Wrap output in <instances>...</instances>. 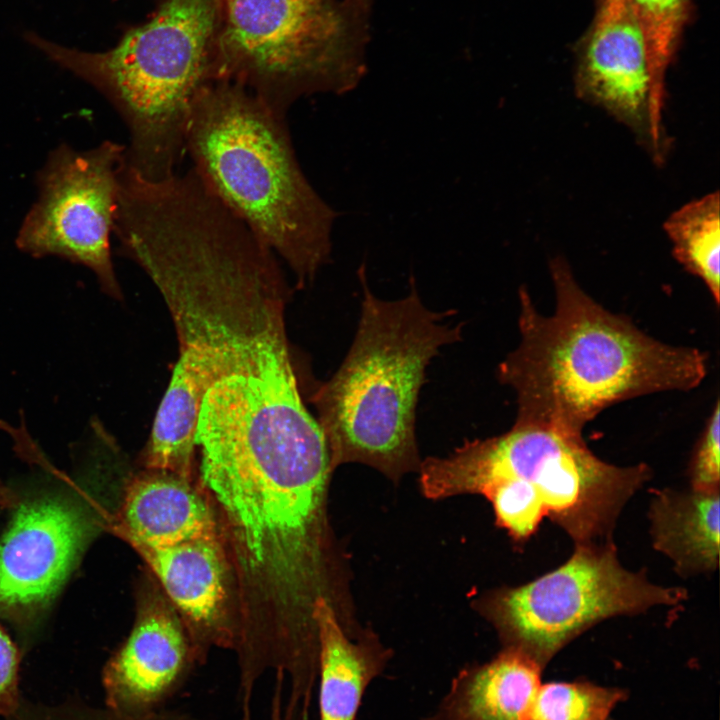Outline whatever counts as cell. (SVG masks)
<instances>
[{"label":"cell","mask_w":720,"mask_h":720,"mask_svg":"<svg viewBox=\"0 0 720 720\" xmlns=\"http://www.w3.org/2000/svg\"><path fill=\"white\" fill-rule=\"evenodd\" d=\"M550 274L554 312L542 314L527 289H519L520 341L497 370L516 394L517 421L582 434L613 404L702 383L706 353L661 342L606 309L562 257L552 259Z\"/></svg>","instance_id":"6da1fadb"},{"label":"cell","mask_w":720,"mask_h":720,"mask_svg":"<svg viewBox=\"0 0 720 720\" xmlns=\"http://www.w3.org/2000/svg\"><path fill=\"white\" fill-rule=\"evenodd\" d=\"M419 472L427 498L486 497L496 524L517 542L549 519L575 545L611 543L620 512L651 475L646 464L622 467L601 460L582 434L517 420L501 435L427 458Z\"/></svg>","instance_id":"7a4b0ae2"},{"label":"cell","mask_w":720,"mask_h":720,"mask_svg":"<svg viewBox=\"0 0 720 720\" xmlns=\"http://www.w3.org/2000/svg\"><path fill=\"white\" fill-rule=\"evenodd\" d=\"M185 154L203 185L292 270L312 282L330 258L338 217L305 176L286 117L218 79L195 96Z\"/></svg>","instance_id":"3957f363"},{"label":"cell","mask_w":720,"mask_h":720,"mask_svg":"<svg viewBox=\"0 0 720 720\" xmlns=\"http://www.w3.org/2000/svg\"><path fill=\"white\" fill-rule=\"evenodd\" d=\"M363 300L358 328L339 369L312 396L333 470L347 463L371 466L397 481L421 465L416 406L428 364L440 348L461 340L463 323L452 311L421 301L415 280L407 296L382 300L358 269Z\"/></svg>","instance_id":"277c9868"},{"label":"cell","mask_w":720,"mask_h":720,"mask_svg":"<svg viewBox=\"0 0 720 720\" xmlns=\"http://www.w3.org/2000/svg\"><path fill=\"white\" fill-rule=\"evenodd\" d=\"M219 0H156L147 19L127 27L103 52L61 46L35 33L26 40L100 92L129 134L125 163L149 180L177 171L192 102L218 80Z\"/></svg>","instance_id":"5b68a950"},{"label":"cell","mask_w":720,"mask_h":720,"mask_svg":"<svg viewBox=\"0 0 720 720\" xmlns=\"http://www.w3.org/2000/svg\"><path fill=\"white\" fill-rule=\"evenodd\" d=\"M369 0H219V79L285 116L299 99L353 90L366 73Z\"/></svg>","instance_id":"8992f818"},{"label":"cell","mask_w":720,"mask_h":720,"mask_svg":"<svg viewBox=\"0 0 720 720\" xmlns=\"http://www.w3.org/2000/svg\"><path fill=\"white\" fill-rule=\"evenodd\" d=\"M686 598L624 568L611 543L575 545L555 570L518 587L491 593L483 611L504 647L518 649L544 669L567 644L611 617L635 615Z\"/></svg>","instance_id":"52a82bcc"},{"label":"cell","mask_w":720,"mask_h":720,"mask_svg":"<svg viewBox=\"0 0 720 720\" xmlns=\"http://www.w3.org/2000/svg\"><path fill=\"white\" fill-rule=\"evenodd\" d=\"M126 145L104 141L78 151L61 144L37 175L38 197L16 245L34 257L59 256L93 271L103 290L120 299L110 252Z\"/></svg>","instance_id":"ba28073f"},{"label":"cell","mask_w":720,"mask_h":720,"mask_svg":"<svg viewBox=\"0 0 720 720\" xmlns=\"http://www.w3.org/2000/svg\"><path fill=\"white\" fill-rule=\"evenodd\" d=\"M574 88L634 134L657 163L668 137L663 113L665 81L643 29L626 0H598L593 20L575 47Z\"/></svg>","instance_id":"9c48e42d"},{"label":"cell","mask_w":720,"mask_h":720,"mask_svg":"<svg viewBox=\"0 0 720 720\" xmlns=\"http://www.w3.org/2000/svg\"><path fill=\"white\" fill-rule=\"evenodd\" d=\"M94 526L63 497L23 503L0 540V614L26 621L56 595Z\"/></svg>","instance_id":"30bf717a"},{"label":"cell","mask_w":720,"mask_h":720,"mask_svg":"<svg viewBox=\"0 0 720 720\" xmlns=\"http://www.w3.org/2000/svg\"><path fill=\"white\" fill-rule=\"evenodd\" d=\"M193 660L179 619L161 599L150 601L103 668L106 707L124 714L159 708L183 682Z\"/></svg>","instance_id":"8fae6325"},{"label":"cell","mask_w":720,"mask_h":720,"mask_svg":"<svg viewBox=\"0 0 720 720\" xmlns=\"http://www.w3.org/2000/svg\"><path fill=\"white\" fill-rule=\"evenodd\" d=\"M136 552L157 576L181 612L194 658L210 645L234 646V629L226 616L230 567L218 535Z\"/></svg>","instance_id":"7c38bea8"},{"label":"cell","mask_w":720,"mask_h":720,"mask_svg":"<svg viewBox=\"0 0 720 720\" xmlns=\"http://www.w3.org/2000/svg\"><path fill=\"white\" fill-rule=\"evenodd\" d=\"M115 529L134 549L219 536L214 508L200 482L146 468L129 482Z\"/></svg>","instance_id":"4fadbf2b"},{"label":"cell","mask_w":720,"mask_h":720,"mask_svg":"<svg viewBox=\"0 0 720 720\" xmlns=\"http://www.w3.org/2000/svg\"><path fill=\"white\" fill-rule=\"evenodd\" d=\"M544 668L504 647L491 661L463 671L431 720H525Z\"/></svg>","instance_id":"5bb4252c"},{"label":"cell","mask_w":720,"mask_h":720,"mask_svg":"<svg viewBox=\"0 0 720 720\" xmlns=\"http://www.w3.org/2000/svg\"><path fill=\"white\" fill-rule=\"evenodd\" d=\"M219 377L214 365L191 352L179 350L141 456L144 468L194 478L199 412L208 389Z\"/></svg>","instance_id":"9a60e30c"},{"label":"cell","mask_w":720,"mask_h":720,"mask_svg":"<svg viewBox=\"0 0 720 720\" xmlns=\"http://www.w3.org/2000/svg\"><path fill=\"white\" fill-rule=\"evenodd\" d=\"M318 638L320 720H355L369 683L386 656L370 642H353L342 629L333 604L319 598L313 608Z\"/></svg>","instance_id":"2e32d148"},{"label":"cell","mask_w":720,"mask_h":720,"mask_svg":"<svg viewBox=\"0 0 720 720\" xmlns=\"http://www.w3.org/2000/svg\"><path fill=\"white\" fill-rule=\"evenodd\" d=\"M719 491H657L649 518L656 550L682 576L712 572L719 563Z\"/></svg>","instance_id":"e0dca14e"},{"label":"cell","mask_w":720,"mask_h":720,"mask_svg":"<svg viewBox=\"0 0 720 720\" xmlns=\"http://www.w3.org/2000/svg\"><path fill=\"white\" fill-rule=\"evenodd\" d=\"M719 193H709L674 211L664 222L674 258L703 281L715 305L720 302Z\"/></svg>","instance_id":"ac0fdd59"},{"label":"cell","mask_w":720,"mask_h":720,"mask_svg":"<svg viewBox=\"0 0 720 720\" xmlns=\"http://www.w3.org/2000/svg\"><path fill=\"white\" fill-rule=\"evenodd\" d=\"M628 697L624 688L586 679L549 681L540 684L525 720H610Z\"/></svg>","instance_id":"d6986e66"},{"label":"cell","mask_w":720,"mask_h":720,"mask_svg":"<svg viewBox=\"0 0 720 720\" xmlns=\"http://www.w3.org/2000/svg\"><path fill=\"white\" fill-rule=\"evenodd\" d=\"M643 29L652 60L666 77L692 15V0H626Z\"/></svg>","instance_id":"ffe728a7"},{"label":"cell","mask_w":720,"mask_h":720,"mask_svg":"<svg viewBox=\"0 0 720 720\" xmlns=\"http://www.w3.org/2000/svg\"><path fill=\"white\" fill-rule=\"evenodd\" d=\"M7 720H190L185 715L159 708L137 714H124L109 708L94 707L79 697L48 705L25 698Z\"/></svg>","instance_id":"44dd1931"},{"label":"cell","mask_w":720,"mask_h":720,"mask_svg":"<svg viewBox=\"0 0 720 720\" xmlns=\"http://www.w3.org/2000/svg\"><path fill=\"white\" fill-rule=\"evenodd\" d=\"M720 407L717 400L706 421L692 458L688 474L691 488L704 492L719 491L720 486Z\"/></svg>","instance_id":"7402d4cb"},{"label":"cell","mask_w":720,"mask_h":720,"mask_svg":"<svg viewBox=\"0 0 720 720\" xmlns=\"http://www.w3.org/2000/svg\"><path fill=\"white\" fill-rule=\"evenodd\" d=\"M20 654L10 637L0 626V715L6 719L19 706Z\"/></svg>","instance_id":"603a6c76"},{"label":"cell","mask_w":720,"mask_h":720,"mask_svg":"<svg viewBox=\"0 0 720 720\" xmlns=\"http://www.w3.org/2000/svg\"><path fill=\"white\" fill-rule=\"evenodd\" d=\"M284 675L276 674L275 691L272 699L271 720H284L282 711V691H283Z\"/></svg>","instance_id":"cb8c5ba5"},{"label":"cell","mask_w":720,"mask_h":720,"mask_svg":"<svg viewBox=\"0 0 720 720\" xmlns=\"http://www.w3.org/2000/svg\"><path fill=\"white\" fill-rule=\"evenodd\" d=\"M14 502L12 493L0 482V506H9Z\"/></svg>","instance_id":"d4e9b609"},{"label":"cell","mask_w":720,"mask_h":720,"mask_svg":"<svg viewBox=\"0 0 720 720\" xmlns=\"http://www.w3.org/2000/svg\"><path fill=\"white\" fill-rule=\"evenodd\" d=\"M610 720H614V719L611 718Z\"/></svg>","instance_id":"484cf974"},{"label":"cell","mask_w":720,"mask_h":720,"mask_svg":"<svg viewBox=\"0 0 720 720\" xmlns=\"http://www.w3.org/2000/svg\"><path fill=\"white\" fill-rule=\"evenodd\" d=\"M598 1V0H597Z\"/></svg>","instance_id":"4316f807"}]
</instances>
